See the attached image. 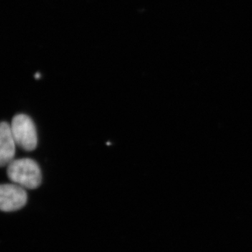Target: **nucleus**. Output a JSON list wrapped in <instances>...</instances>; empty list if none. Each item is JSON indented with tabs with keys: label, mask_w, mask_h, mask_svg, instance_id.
<instances>
[{
	"label": "nucleus",
	"mask_w": 252,
	"mask_h": 252,
	"mask_svg": "<svg viewBox=\"0 0 252 252\" xmlns=\"http://www.w3.org/2000/svg\"><path fill=\"white\" fill-rule=\"evenodd\" d=\"M7 175L10 180L25 189H34L41 185L40 167L31 158L12 160L8 165Z\"/></svg>",
	"instance_id": "1"
},
{
	"label": "nucleus",
	"mask_w": 252,
	"mask_h": 252,
	"mask_svg": "<svg viewBox=\"0 0 252 252\" xmlns=\"http://www.w3.org/2000/svg\"><path fill=\"white\" fill-rule=\"evenodd\" d=\"M11 129L16 145L20 148L26 152L35 149L37 146V133L31 117L26 114H17L13 118Z\"/></svg>",
	"instance_id": "2"
},
{
	"label": "nucleus",
	"mask_w": 252,
	"mask_h": 252,
	"mask_svg": "<svg viewBox=\"0 0 252 252\" xmlns=\"http://www.w3.org/2000/svg\"><path fill=\"white\" fill-rule=\"evenodd\" d=\"M28 195L23 187L6 184L0 187V207L4 212L20 210L26 205Z\"/></svg>",
	"instance_id": "3"
},
{
	"label": "nucleus",
	"mask_w": 252,
	"mask_h": 252,
	"mask_svg": "<svg viewBox=\"0 0 252 252\" xmlns=\"http://www.w3.org/2000/svg\"><path fill=\"white\" fill-rule=\"evenodd\" d=\"M16 145L11 126L8 123L1 122L0 126V164L1 167L9 165L14 160Z\"/></svg>",
	"instance_id": "4"
}]
</instances>
